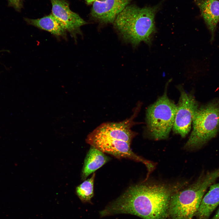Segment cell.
<instances>
[{
    "instance_id": "cell-7",
    "label": "cell",
    "mask_w": 219,
    "mask_h": 219,
    "mask_svg": "<svg viewBox=\"0 0 219 219\" xmlns=\"http://www.w3.org/2000/svg\"><path fill=\"white\" fill-rule=\"evenodd\" d=\"M180 96L176 105V110L172 130L174 132L184 137L191 128V124L198 109L193 96L179 86Z\"/></svg>"
},
{
    "instance_id": "cell-15",
    "label": "cell",
    "mask_w": 219,
    "mask_h": 219,
    "mask_svg": "<svg viewBox=\"0 0 219 219\" xmlns=\"http://www.w3.org/2000/svg\"><path fill=\"white\" fill-rule=\"evenodd\" d=\"M95 173L91 178L84 181L76 188L77 194L83 202H90L94 195L93 186Z\"/></svg>"
},
{
    "instance_id": "cell-12",
    "label": "cell",
    "mask_w": 219,
    "mask_h": 219,
    "mask_svg": "<svg viewBox=\"0 0 219 219\" xmlns=\"http://www.w3.org/2000/svg\"><path fill=\"white\" fill-rule=\"evenodd\" d=\"M219 205V183L213 184L203 196L195 215L197 219H208Z\"/></svg>"
},
{
    "instance_id": "cell-4",
    "label": "cell",
    "mask_w": 219,
    "mask_h": 219,
    "mask_svg": "<svg viewBox=\"0 0 219 219\" xmlns=\"http://www.w3.org/2000/svg\"><path fill=\"white\" fill-rule=\"evenodd\" d=\"M193 130L184 146L197 149L214 137L219 129V103L213 102L198 109L193 121Z\"/></svg>"
},
{
    "instance_id": "cell-9",
    "label": "cell",
    "mask_w": 219,
    "mask_h": 219,
    "mask_svg": "<svg viewBox=\"0 0 219 219\" xmlns=\"http://www.w3.org/2000/svg\"><path fill=\"white\" fill-rule=\"evenodd\" d=\"M132 117L119 123H106L101 124L88 136L91 137L121 140L131 144L136 135L131 128L133 123Z\"/></svg>"
},
{
    "instance_id": "cell-1",
    "label": "cell",
    "mask_w": 219,
    "mask_h": 219,
    "mask_svg": "<svg viewBox=\"0 0 219 219\" xmlns=\"http://www.w3.org/2000/svg\"><path fill=\"white\" fill-rule=\"evenodd\" d=\"M188 183L187 181L166 183L143 181L129 187L100 211V215L103 217L125 214L143 219H166L172 195Z\"/></svg>"
},
{
    "instance_id": "cell-5",
    "label": "cell",
    "mask_w": 219,
    "mask_h": 219,
    "mask_svg": "<svg viewBox=\"0 0 219 219\" xmlns=\"http://www.w3.org/2000/svg\"><path fill=\"white\" fill-rule=\"evenodd\" d=\"M176 105L168 97L166 92L147 109V128L149 135L156 140L167 138L172 128Z\"/></svg>"
},
{
    "instance_id": "cell-16",
    "label": "cell",
    "mask_w": 219,
    "mask_h": 219,
    "mask_svg": "<svg viewBox=\"0 0 219 219\" xmlns=\"http://www.w3.org/2000/svg\"><path fill=\"white\" fill-rule=\"evenodd\" d=\"M9 4L16 9L19 10L22 7L23 0H8Z\"/></svg>"
},
{
    "instance_id": "cell-3",
    "label": "cell",
    "mask_w": 219,
    "mask_h": 219,
    "mask_svg": "<svg viewBox=\"0 0 219 219\" xmlns=\"http://www.w3.org/2000/svg\"><path fill=\"white\" fill-rule=\"evenodd\" d=\"M219 178V168L201 175L193 183L174 193L169 204V219H192L208 187Z\"/></svg>"
},
{
    "instance_id": "cell-8",
    "label": "cell",
    "mask_w": 219,
    "mask_h": 219,
    "mask_svg": "<svg viewBox=\"0 0 219 219\" xmlns=\"http://www.w3.org/2000/svg\"><path fill=\"white\" fill-rule=\"evenodd\" d=\"M50 1L52 14L62 23L66 31L75 39L77 35H81V27L88 23L70 9L69 4L66 0Z\"/></svg>"
},
{
    "instance_id": "cell-11",
    "label": "cell",
    "mask_w": 219,
    "mask_h": 219,
    "mask_svg": "<svg viewBox=\"0 0 219 219\" xmlns=\"http://www.w3.org/2000/svg\"><path fill=\"white\" fill-rule=\"evenodd\" d=\"M211 34L213 39L219 21V1L218 0H194Z\"/></svg>"
},
{
    "instance_id": "cell-18",
    "label": "cell",
    "mask_w": 219,
    "mask_h": 219,
    "mask_svg": "<svg viewBox=\"0 0 219 219\" xmlns=\"http://www.w3.org/2000/svg\"><path fill=\"white\" fill-rule=\"evenodd\" d=\"M211 219H219V208L215 215Z\"/></svg>"
},
{
    "instance_id": "cell-17",
    "label": "cell",
    "mask_w": 219,
    "mask_h": 219,
    "mask_svg": "<svg viewBox=\"0 0 219 219\" xmlns=\"http://www.w3.org/2000/svg\"><path fill=\"white\" fill-rule=\"evenodd\" d=\"M88 5L92 4L95 1L98 0H83Z\"/></svg>"
},
{
    "instance_id": "cell-13",
    "label": "cell",
    "mask_w": 219,
    "mask_h": 219,
    "mask_svg": "<svg viewBox=\"0 0 219 219\" xmlns=\"http://www.w3.org/2000/svg\"><path fill=\"white\" fill-rule=\"evenodd\" d=\"M24 20L28 24L50 32L57 37L66 38L67 31L62 23L52 14L41 18H25Z\"/></svg>"
},
{
    "instance_id": "cell-6",
    "label": "cell",
    "mask_w": 219,
    "mask_h": 219,
    "mask_svg": "<svg viewBox=\"0 0 219 219\" xmlns=\"http://www.w3.org/2000/svg\"><path fill=\"white\" fill-rule=\"evenodd\" d=\"M86 141L104 153L111 155L119 158H126L141 162L146 166L149 177L155 168L156 164L146 160L134 153L131 149L130 144L124 141L102 138L92 137L88 136Z\"/></svg>"
},
{
    "instance_id": "cell-10",
    "label": "cell",
    "mask_w": 219,
    "mask_h": 219,
    "mask_svg": "<svg viewBox=\"0 0 219 219\" xmlns=\"http://www.w3.org/2000/svg\"><path fill=\"white\" fill-rule=\"evenodd\" d=\"M132 0H98L92 4L90 16L103 24L113 23L118 15Z\"/></svg>"
},
{
    "instance_id": "cell-14",
    "label": "cell",
    "mask_w": 219,
    "mask_h": 219,
    "mask_svg": "<svg viewBox=\"0 0 219 219\" xmlns=\"http://www.w3.org/2000/svg\"><path fill=\"white\" fill-rule=\"evenodd\" d=\"M109 160L104 153L91 146L85 158L82 173L83 180L100 168Z\"/></svg>"
},
{
    "instance_id": "cell-2",
    "label": "cell",
    "mask_w": 219,
    "mask_h": 219,
    "mask_svg": "<svg viewBox=\"0 0 219 219\" xmlns=\"http://www.w3.org/2000/svg\"><path fill=\"white\" fill-rule=\"evenodd\" d=\"M158 8L129 5L116 17L114 28L124 41L134 47L142 42L150 44L155 31V17Z\"/></svg>"
}]
</instances>
